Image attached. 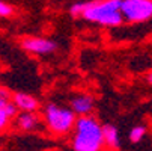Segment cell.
<instances>
[{
  "mask_svg": "<svg viewBox=\"0 0 152 151\" xmlns=\"http://www.w3.org/2000/svg\"><path fill=\"white\" fill-rule=\"evenodd\" d=\"M104 145L102 125L99 121L91 115L78 116L72 136L74 151H101Z\"/></svg>",
  "mask_w": 152,
  "mask_h": 151,
  "instance_id": "cell-1",
  "label": "cell"
},
{
  "mask_svg": "<svg viewBox=\"0 0 152 151\" xmlns=\"http://www.w3.org/2000/svg\"><path fill=\"white\" fill-rule=\"evenodd\" d=\"M122 0H92L91 8L83 14V18L107 27L119 26L124 21Z\"/></svg>",
  "mask_w": 152,
  "mask_h": 151,
  "instance_id": "cell-2",
  "label": "cell"
},
{
  "mask_svg": "<svg viewBox=\"0 0 152 151\" xmlns=\"http://www.w3.org/2000/svg\"><path fill=\"white\" fill-rule=\"evenodd\" d=\"M44 119L48 127V130L54 135H66L71 132L77 118L72 109H66V107H60L54 103H50L44 109Z\"/></svg>",
  "mask_w": 152,
  "mask_h": 151,
  "instance_id": "cell-3",
  "label": "cell"
},
{
  "mask_svg": "<svg viewBox=\"0 0 152 151\" xmlns=\"http://www.w3.org/2000/svg\"><path fill=\"white\" fill-rule=\"evenodd\" d=\"M121 11L129 23H143L152 18V0H122Z\"/></svg>",
  "mask_w": 152,
  "mask_h": 151,
  "instance_id": "cell-4",
  "label": "cell"
},
{
  "mask_svg": "<svg viewBox=\"0 0 152 151\" xmlns=\"http://www.w3.org/2000/svg\"><path fill=\"white\" fill-rule=\"evenodd\" d=\"M21 46L24 50L35 53V55H48L56 50V42L47 38H39V36H27L23 38Z\"/></svg>",
  "mask_w": 152,
  "mask_h": 151,
  "instance_id": "cell-5",
  "label": "cell"
},
{
  "mask_svg": "<svg viewBox=\"0 0 152 151\" xmlns=\"http://www.w3.org/2000/svg\"><path fill=\"white\" fill-rule=\"evenodd\" d=\"M71 109L74 110L75 115L80 116H86V115H91V112L94 110V98L91 95H75L71 100Z\"/></svg>",
  "mask_w": 152,
  "mask_h": 151,
  "instance_id": "cell-6",
  "label": "cell"
},
{
  "mask_svg": "<svg viewBox=\"0 0 152 151\" xmlns=\"http://www.w3.org/2000/svg\"><path fill=\"white\" fill-rule=\"evenodd\" d=\"M12 101L17 104V107L21 110V112H35L38 107H39V103L38 100L30 95V94H24V92H17L12 95Z\"/></svg>",
  "mask_w": 152,
  "mask_h": 151,
  "instance_id": "cell-7",
  "label": "cell"
},
{
  "mask_svg": "<svg viewBox=\"0 0 152 151\" xmlns=\"http://www.w3.org/2000/svg\"><path fill=\"white\" fill-rule=\"evenodd\" d=\"M102 135H104V144L112 148V150H119L121 147V139H119V132L113 124H104L102 125Z\"/></svg>",
  "mask_w": 152,
  "mask_h": 151,
  "instance_id": "cell-8",
  "label": "cell"
},
{
  "mask_svg": "<svg viewBox=\"0 0 152 151\" xmlns=\"http://www.w3.org/2000/svg\"><path fill=\"white\" fill-rule=\"evenodd\" d=\"M17 127L23 132H32L38 127V118L33 112H21L17 116Z\"/></svg>",
  "mask_w": 152,
  "mask_h": 151,
  "instance_id": "cell-9",
  "label": "cell"
},
{
  "mask_svg": "<svg viewBox=\"0 0 152 151\" xmlns=\"http://www.w3.org/2000/svg\"><path fill=\"white\" fill-rule=\"evenodd\" d=\"M92 5V0H88V2H78V3H74L69 9L71 15L72 17H83V14L88 11Z\"/></svg>",
  "mask_w": 152,
  "mask_h": 151,
  "instance_id": "cell-10",
  "label": "cell"
},
{
  "mask_svg": "<svg viewBox=\"0 0 152 151\" xmlns=\"http://www.w3.org/2000/svg\"><path fill=\"white\" fill-rule=\"evenodd\" d=\"M145 135H146V127L145 125H136L129 130V141L133 144H137L145 138Z\"/></svg>",
  "mask_w": 152,
  "mask_h": 151,
  "instance_id": "cell-11",
  "label": "cell"
},
{
  "mask_svg": "<svg viewBox=\"0 0 152 151\" xmlns=\"http://www.w3.org/2000/svg\"><path fill=\"white\" fill-rule=\"evenodd\" d=\"M3 110H5V113L9 116V119H11V118H15V116H18V115H20V113H18V110H20V109L17 107V104H15L14 101H12V103H11V101H8V103L3 106Z\"/></svg>",
  "mask_w": 152,
  "mask_h": 151,
  "instance_id": "cell-12",
  "label": "cell"
},
{
  "mask_svg": "<svg viewBox=\"0 0 152 151\" xmlns=\"http://www.w3.org/2000/svg\"><path fill=\"white\" fill-rule=\"evenodd\" d=\"M12 14H14L12 6L3 2V0H0V17H11Z\"/></svg>",
  "mask_w": 152,
  "mask_h": 151,
  "instance_id": "cell-13",
  "label": "cell"
},
{
  "mask_svg": "<svg viewBox=\"0 0 152 151\" xmlns=\"http://www.w3.org/2000/svg\"><path fill=\"white\" fill-rule=\"evenodd\" d=\"M8 122H9V116L5 113L3 109H0V132H2L3 128H6Z\"/></svg>",
  "mask_w": 152,
  "mask_h": 151,
  "instance_id": "cell-14",
  "label": "cell"
},
{
  "mask_svg": "<svg viewBox=\"0 0 152 151\" xmlns=\"http://www.w3.org/2000/svg\"><path fill=\"white\" fill-rule=\"evenodd\" d=\"M8 101H9V100H8L6 91H5V89H0V109H3V106H5Z\"/></svg>",
  "mask_w": 152,
  "mask_h": 151,
  "instance_id": "cell-15",
  "label": "cell"
},
{
  "mask_svg": "<svg viewBox=\"0 0 152 151\" xmlns=\"http://www.w3.org/2000/svg\"><path fill=\"white\" fill-rule=\"evenodd\" d=\"M146 80H148V82H149V83L152 85V71H151V73H149V74L146 76Z\"/></svg>",
  "mask_w": 152,
  "mask_h": 151,
  "instance_id": "cell-16",
  "label": "cell"
}]
</instances>
